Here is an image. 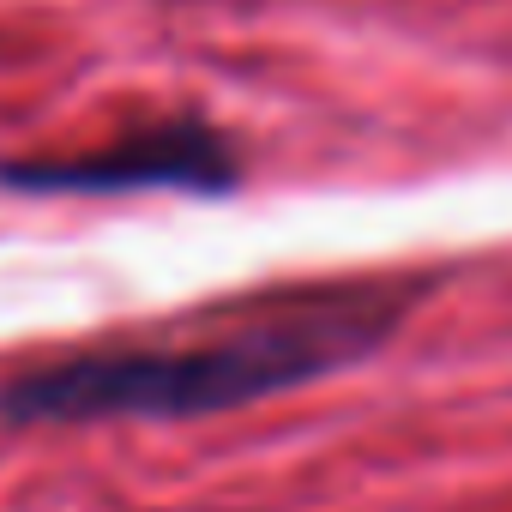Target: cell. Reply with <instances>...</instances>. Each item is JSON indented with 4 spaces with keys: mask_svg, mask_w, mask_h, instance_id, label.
I'll list each match as a JSON object with an SVG mask.
<instances>
[{
    "mask_svg": "<svg viewBox=\"0 0 512 512\" xmlns=\"http://www.w3.org/2000/svg\"><path fill=\"white\" fill-rule=\"evenodd\" d=\"M241 175L235 145L193 115L175 121H151L133 127L109 145L91 151H67V157H19L0 163V187L19 193H73V199H103V193H145V187H169V193H229Z\"/></svg>",
    "mask_w": 512,
    "mask_h": 512,
    "instance_id": "obj_2",
    "label": "cell"
},
{
    "mask_svg": "<svg viewBox=\"0 0 512 512\" xmlns=\"http://www.w3.org/2000/svg\"><path fill=\"white\" fill-rule=\"evenodd\" d=\"M422 296L404 284H320L247 308L229 332L151 350H85L0 380V428L187 422L314 386L368 362Z\"/></svg>",
    "mask_w": 512,
    "mask_h": 512,
    "instance_id": "obj_1",
    "label": "cell"
}]
</instances>
